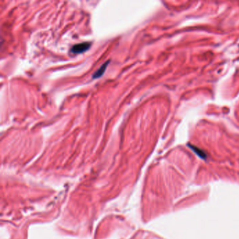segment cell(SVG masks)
<instances>
[{"instance_id":"obj_2","label":"cell","mask_w":239,"mask_h":239,"mask_svg":"<svg viewBox=\"0 0 239 239\" xmlns=\"http://www.w3.org/2000/svg\"><path fill=\"white\" fill-rule=\"evenodd\" d=\"M109 63V61L104 63V64L102 65V66L100 67L96 72L94 73V74L93 75V79H97V78H99V77H101V76H102V74H104V71H105V70L107 69V66H108Z\"/></svg>"},{"instance_id":"obj_1","label":"cell","mask_w":239,"mask_h":239,"mask_svg":"<svg viewBox=\"0 0 239 239\" xmlns=\"http://www.w3.org/2000/svg\"><path fill=\"white\" fill-rule=\"evenodd\" d=\"M91 46V43L89 42H83L78 44L72 46L71 48V52L74 54H79L87 51Z\"/></svg>"}]
</instances>
